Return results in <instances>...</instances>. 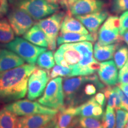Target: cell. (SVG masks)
Wrapping results in <instances>:
<instances>
[{"label": "cell", "mask_w": 128, "mask_h": 128, "mask_svg": "<svg viewBox=\"0 0 128 128\" xmlns=\"http://www.w3.org/2000/svg\"><path fill=\"white\" fill-rule=\"evenodd\" d=\"M36 68L33 64H23L0 72V102L10 103L23 98L28 92V78Z\"/></svg>", "instance_id": "obj_1"}, {"label": "cell", "mask_w": 128, "mask_h": 128, "mask_svg": "<svg viewBox=\"0 0 128 128\" xmlns=\"http://www.w3.org/2000/svg\"><path fill=\"white\" fill-rule=\"evenodd\" d=\"M89 82L98 83L102 82L97 75L88 76H78L76 77H66L63 80L64 94V106L76 107L82 99L81 90Z\"/></svg>", "instance_id": "obj_2"}, {"label": "cell", "mask_w": 128, "mask_h": 128, "mask_svg": "<svg viewBox=\"0 0 128 128\" xmlns=\"http://www.w3.org/2000/svg\"><path fill=\"white\" fill-rule=\"evenodd\" d=\"M12 7L24 11L34 20L39 21L58 12L59 4L46 0H8Z\"/></svg>", "instance_id": "obj_3"}, {"label": "cell", "mask_w": 128, "mask_h": 128, "mask_svg": "<svg viewBox=\"0 0 128 128\" xmlns=\"http://www.w3.org/2000/svg\"><path fill=\"white\" fill-rule=\"evenodd\" d=\"M5 47L16 53L25 62L33 65L36 63L39 56L47 50L46 48L35 45L24 38L19 37L6 44Z\"/></svg>", "instance_id": "obj_4"}, {"label": "cell", "mask_w": 128, "mask_h": 128, "mask_svg": "<svg viewBox=\"0 0 128 128\" xmlns=\"http://www.w3.org/2000/svg\"><path fill=\"white\" fill-rule=\"evenodd\" d=\"M5 108L18 116L38 114L56 115L59 112L58 110L44 106L39 102H33L29 99H20L8 103Z\"/></svg>", "instance_id": "obj_5"}, {"label": "cell", "mask_w": 128, "mask_h": 128, "mask_svg": "<svg viewBox=\"0 0 128 128\" xmlns=\"http://www.w3.org/2000/svg\"><path fill=\"white\" fill-rule=\"evenodd\" d=\"M65 14V12L58 11L39 20L36 23L45 34L48 42V48L52 51L56 48L58 37L60 34L62 22Z\"/></svg>", "instance_id": "obj_6"}, {"label": "cell", "mask_w": 128, "mask_h": 128, "mask_svg": "<svg viewBox=\"0 0 128 128\" xmlns=\"http://www.w3.org/2000/svg\"><path fill=\"white\" fill-rule=\"evenodd\" d=\"M63 79L61 77L53 78L46 86L45 90L38 102L44 106L60 110L65 105L63 90Z\"/></svg>", "instance_id": "obj_7"}, {"label": "cell", "mask_w": 128, "mask_h": 128, "mask_svg": "<svg viewBox=\"0 0 128 128\" xmlns=\"http://www.w3.org/2000/svg\"><path fill=\"white\" fill-rule=\"evenodd\" d=\"M98 43L104 46L120 43L123 40L119 32V18L116 16L108 17L98 32Z\"/></svg>", "instance_id": "obj_8"}, {"label": "cell", "mask_w": 128, "mask_h": 128, "mask_svg": "<svg viewBox=\"0 0 128 128\" xmlns=\"http://www.w3.org/2000/svg\"><path fill=\"white\" fill-rule=\"evenodd\" d=\"M7 18L17 36H23L35 23L34 20L28 13L12 6L7 13Z\"/></svg>", "instance_id": "obj_9"}, {"label": "cell", "mask_w": 128, "mask_h": 128, "mask_svg": "<svg viewBox=\"0 0 128 128\" xmlns=\"http://www.w3.org/2000/svg\"><path fill=\"white\" fill-rule=\"evenodd\" d=\"M50 78L49 70L37 68L30 76L28 86V98L36 100L44 94Z\"/></svg>", "instance_id": "obj_10"}, {"label": "cell", "mask_w": 128, "mask_h": 128, "mask_svg": "<svg viewBox=\"0 0 128 128\" xmlns=\"http://www.w3.org/2000/svg\"><path fill=\"white\" fill-rule=\"evenodd\" d=\"M54 58L57 65L71 68L80 61L82 56L71 44H64L54 54Z\"/></svg>", "instance_id": "obj_11"}, {"label": "cell", "mask_w": 128, "mask_h": 128, "mask_svg": "<svg viewBox=\"0 0 128 128\" xmlns=\"http://www.w3.org/2000/svg\"><path fill=\"white\" fill-rule=\"evenodd\" d=\"M104 6L102 0H78L70 6L69 12L74 16L86 15L102 10Z\"/></svg>", "instance_id": "obj_12"}, {"label": "cell", "mask_w": 128, "mask_h": 128, "mask_svg": "<svg viewBox=\"0 0 128 128\" xmlns=\"http://www.w3.org/2000/svg\"><path fill=\"white\" fill-rule=\"evenodd\" d=\"M108 12L106 10H101L93 13L83 16H75L86 27L90 33L98 34L97 32L105 20L108 17Z\"/></svg>", "instance_id": "obj_13"}, {"label": "cell", "mask_w": 128, "mask_h": 128, "mask_svg": "<svg viewBox=\"0 0 128 128\" xmlns=\"http://www.w3.org/2000/svg\"><path fill=\"white\" fill-rule=\"evenodd\" d=\"M97 72L100 81L108 87L116 86L119 81L118 68L113 60H106L100 63Z\"/></svg>", "instance_id": "obj_14"}, {"label": "cell", "mask_w": 128, "mask_h": 128, "mask_svg": "<svg viewBox=\"0 0 128 128\" xmlns=\"http://www.w3.org/2000/svg\"><path fill=\"white\" fill-rule=\"evenodd\" d=\"M56 117L51 114H33L18 118L17 128H40Z\"/></svg>", "instance_id": "obj_15"}, {"label": "cell", "mask_w": 128, "mask_h": 128, "mask_svg": "<svg viewBox=\"0 0 128 128\" xmlns=\"http://www.w3.org/2000/svg\"><path fill=\"white\" fill-rule=\"evenodd\" d=\"M24 60L8 49L0 50V72L12 70L24 64Z\"/></svg>", "instance_id": "obj_16"}, {"label": "cell", "mask_w": 128, "mask_h": 128, "mask_svg": "<svg viewBox=\"0 0 128 128\" xmlns=\"http://www.w3.org/2000/svg\"><path fill=\"white\" fill-rule=\"evenodd\" d=\"M78 33L82 34H89V32L82 23L72 15L70 12H67L62 22L60 33Z\"/></svg>", "instance_id": "obj_17"}, {"label": "cell", "mask_w": 128, "mask_h": 128, "mask_svg": "<svg viewBox=\"0 0 128 128\" xmlns=\"http://www.w3.org/2000/svg\"><path fill=\"white\" fill-rule=\"evenodd\" d=\"M98 38V34H82L78 33H60L57 39V45L60 46L64 44H72L83 41H90L94 42Z\"/></svg>", "instance_id": "obj_18"}, {"label": "cell", "mask_w": 128, "mask_h": 128, "mask_svg": "<svg viewBox=\"0 0 128 128\" xmlns=\"http://www.w3.org/2000/svg\"><path fill=\"white\" fill-rule=\"evenodd\" d=\"M119 43L102 46L96 42L94 46V58L97 61L104 62L113 58L116 50L119 47Z\"/></svg>", "instance_id": "obj_19"}, {"label": "cell", "mask_w": 128, "mask_h": 128, "mask_svg": "<svg viewBox=\"0 0 128 128\" xmlns=\"http://www.w3.org/2000/svg\"><path fill=\"white\" fill-rule=\"evenodd\" d=\"M23 38L35 45L48 48V42L46 35L36 24L23 35Z\"/></svg>", "instance_id": "obj_20"}, {"label": "cell", "mask_w": 128, "mask_h": 128, "mask_svg": "<svg viewBox=\"0 0 128 128\" xmlns=\"http://www.w3.org/2000/svg\"><path fill=\"white\" fill-rule=\"evenodd\" d=\"M56 115L57 125L59 128H70L76 115V107L64 106L59 110Z\"/></svg>", "instance_id": "obj_21"}, {"label": "cell", "mask_w": 128, "mask_h": 128, "mask_svg": "<svg viewBox=\"0 0 128 128\" xmlns=\"http://www.w3.org/2000/svg\"><path fill=\"white\" fill-rule=\"evenodd\" d=\"M15 33L8 20L0 18V43L7 44L15 39Z\"/></svg>", "instance_id": "obj_22"}, {"label": "cell", "mask_w": 128, "mask_h": 128, "mask_svg": "<svg viewBox=\"0 0 128 128\" xmlns=\"http://www.w3.org/2000/svg\"><path fill=\"white\" fill-rule=\"evenodd\" d=\"M102 90L108 100V106L116 110L122 108L120 97L117 92L116 87L112 88L108 86V87L104 88Z\"/></svg>", "instance_id": "obj_23"}, {"label": "cell", "mask_w": 128, "mask_h": 128, "mask_svg": "<svg viewBox=\"0 0 128 128\" xmlns=\"http://www.w3.org/2000/svg\"><path fill=\"white\" fill-rule=\"evenodd\" d=\"M18 118L6 108L0 110V128H17Z\"/></svg>", "instance_id": "obj_24"}, {"label": "cell", "mask_w": 128, "mask_h": 128, "mask_svg": "<svg viewBox=\"0 0 128 128\" xmlns=\"http://www.w3.org/2000/svg\"><path fill=\"white\" fill-rule=\"evenodd\" d=\"M98 104L94 97H92L87 102L76 107V116L81 117H92L95 107Z\"/></svg>", "instance_id": "obj_25"}, {"label": "cell", "mask_w": 128, "mask_h": 128, "mask_svg": "<svg viewBox=\"0 0 128 128\" xmlns=\"http://www.w3.org/2000/svg\"><path fill=\"white\" fill-rule=\"evenodd\" d=\"M38 66L40 68L50 70L55 66V62L52 50H46L38 57L36 61Z\"/></svg>", "instance_id": "obj_26"}, {"label": "cell", "mask_w": 128, "mask_h": 128, "mask_svg": "<svg viewBox=\"0 0 128 128\" xmlns=\"http://www.w3.org/2000/svg\"><path fill=\"white\" fill-rule=\"evenodd\" d=\"M114 60L117 68L121 69L128 60V48L122 45L118 48L114 54Z\"/></svg>", "instance_id": "obj_27"}, {"label": "cell", "mask_w": 128, "mask_h": 128, "mask_svg": "<svg viewBox=\"0 0 128 128\" xmlns=\"http://www.w3.org/2000/svg\"><path fill=\"white\" fill-rule=\"evenodd\" d=\"M74 48L81 54L82 57L93 55V46L92 42L83 41L71 44Z\"/></svg>", "instance_id": "obj_28"}, {"label": "cell", "mask_w": 128, "mask_h": 128, "mask_svg": "<svg viewBox=\"0 0 128 128\" xmlns=\"http://www.w3.org/2000/svg\"><path fill=\"white\" fill-rule=\"evenodd\" d=\"M102 119L103 128H115L116 114L114 108L107 106L106 110Z\"/></svg>", "instance_id": "obj_29"}, {"label": "cell", "mask_w": 128, "mask_h": 128, "mask_svg": "<svg viewBox=\"0 0 128 128\" xmlns=\"http://www.w3.org/2000/svg\"><path fill=\"white\" fill-rule=\"evenodd\" d=\"M71 72V68L69 67L62 66L61 65H55L50 73V78L58 77H70Z\"/></svg>", "instance_id": "obj_30"}, {"label": "cell", "mask_w": 128, "mask_h": 128, "mask_svg": "<svg viewBox=\"0 0 128 128\" xmlns=\"http://www.w3.org/2000/svg\"><path fill=\"white\" fill-rule=\"evenodd\" d=\"M110 10L116 15L127 12L128 11V0H113Z\"/></svg>", "instance_id": "obj_31"}, {"label": "cell", "mask_w": 128, "mask_h": 128, "mask_svg": "<svg viewBox=\"0 0 128 128\" xmlns=\"http://www.w3.org/2000/svg\"><path fill=\"white\" fill-rule=\"evenodd\" d=\"M128 121V112L123 108L116 110V128H125Z\"/></svg>", "instance_id": "obj_32"}, {"label": "cell", "mask_w": 128, "mask_h": 128, "mask_svg": "<svg viewBox=\"0 0 128 128\" xmlns=\"http://www.w3.org/2000/svg\"><path fill=\"white\" fill-rule=\"evenodd\" d=\"M128 31V11L123 12L119 17V32L122 35Z\"/></svg>", "instance_id": "obj_33"}, {"label": "cell", "mask_w": 128, "mask_h": 128, "mask_svg": "<svg viewBox=\"0 0 128 128\" xmlns=\"http://www.w3.org/2000/svg\"><path fill=\"white\" fill-rule=\"evenodd\" d=\"M119 82L120 84H128V60L120 70L119 73Z\"/></svg>", "instance_id": "obj_34"}, {"label": "cell", "mask_w": 128, "mask_h": 128, "mask_svg": "<svg viewBox=\"0 0 128 128\" xmlns=\"http://www.w3.org/2000/svg\"><path fill=\"white\" fill-rule=\"evenodd\" d=\"M117 92L119 93L120 97L122 104V108L127 110L128 112V97L124 93L122 90L119 87V86H116Z\"/></svg>", "instance_id": "obj_35"}, {"label": "cell", "mask_w": 128, "mask_h": 128, "mask_svg": "<svg viewBox=\"0 0 128 128\" xmlns=\"http://www.w3.org/2000/svg\"><path fill=\"white\" fill-rule=\"evenodd\" d=\"M9 11L8 0H0V18L8 13Z\"/></svg>", "instance_id": "obj_36"}, {"label": "cell", "mask_w": 128, "mask_h": 128, "mask_svg": "<svg viewBox=\"0 0 128 128\" xmlns=\"http://www.w3.org/2000/svg\"><path fill=\"white\" fill-rule=\"evenodd\" d=\"M95 100L97 103L102 107H104L106 102V96L102 92H99L94 97Z\"/></svg>", "instance_id": "obj_37"}, {"label": "cell", "mask_w": 128, "mask_h": 128, "mask_svg": "<svg viewBox=\"0 0 128 128\" xmlns=\"http://www.w3.org/2000/svg\"><path fill=\"white\" fill-rule=\"evenodd\" d=\"M58 1L59 4H60V6H61L64 9L67 10V12H68L69 10H70V7H69L68 4V0H58Z\"/></svg>", "instance_id": "obj_38"}, {"label": "cell", "mask_w": 128, "mask_h": 128, "mask_svg": "<svg viewBox=\"0 0 128 128\" xmlns=\"http://www.w3.org/2000/svg\"><path fill=\"white\" fill-rule=\"evenodd\" d=\"M56 124H57V119H56V117L55 119L52 120L51 122H50L49 124H46L45 126H43V127H42L40 128H54Z\"/></svg>", "instance_id": "obj_39"}, {"label": "cell", "mask_w": 128, "mask_h": 128, "mask_svg": "<svg viewBox=\"0 0 128 128\" xmlns=\"http://www.w3.org/2000/svg\"><path fill=\"white\" fill-rule=\"evenodd\" d=\"M119 87L120 88L124 93L128 97V84H119Z\"/></svg>", "instance_id": "obj_40"}, {"label": "cell", "mask_w": 128, "mask_h": 128, "mask_svg": "<svg viewBox=\"0 0 128 128\" xmlns=\"http://www.w3.org/2000/svg\"><path fill=\"white\" fill-rule=\"evenodd\" d=\"M123 40H124L126 42V44H128V31L126 32L124 34L122 35Z\"/></svg>", "instance_id": "obj_41"}, {"label": "cell", "mask_w": 128, "mask_h": 128, "mask_svg": "<svg viewBox=\"0 0 128 128\" xmlns=\"http://www.w3.org/2000/svg\"><path fill=\"white\" fill-rule=\"evenodd\" d=\"M77 1L78 0H68V4L69 7H70V6H71L72 4H74V3Z\"/></svg>", "instance_id": "obj_42"}, {"label": "cell", "mask_w": 128, "mask_h": 128, "mask_svg": "<svg viewBox=\"0 0 128 128\" xmlns=\"http://www.w3.org/2000/svg\"><path fill=\"white\" fill-rule=\"evenodd\" d=\"M46 1H48V2H49L50 3H53V4H59L58 0H46Z\"/></svg>", "instance_id": "obj_43"}, {"label": "cell", "mask_w": 128, "mask_h": 128, "mask_svg": "<svg viewBox=\"0 0 128 128\" xmlns=\"http://www.w3.org/2000/svg\"><path fill=\"white\" fill-rule=\"evenodd\" d=\"M125 128H128V121L127 124H126V125L125 126Z\"/></svg>", "instance_id": "obj_44"}, {"label": "cell", "mask_w": 128, "mask_h": 128, "mask_svg": "<svg viewBox=\"0 0 128 128\" xmlns=\"http://www.w3.org/2000/svg\"><path fill=\"white\" fill-rule=\"evenodd\" d=\"M59 128V127H58V125H57V124H56V126H55V128Z\"/></svg>", "instance_id": "obj_45"}, {"label": "cell", "mask_w": 128, "mask_h": 128, "mask_svg": "<svg viewBox=\"0 0 128 128\" xmlns=\"http://www.w3.org/2000/svg\"><path fill=\"white\" fill-rule=\"evenodd\" d=\"M70 128H72V127H71V126H70Z\"/></svg>", "instance_id": "obj_46"}]
</instances>
